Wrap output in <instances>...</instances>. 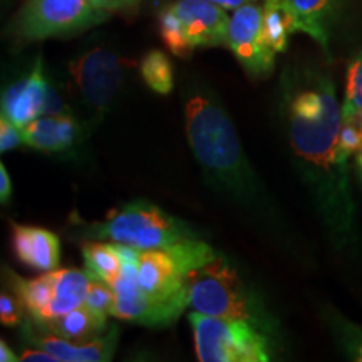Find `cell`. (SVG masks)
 Instances as JSON below:
<instances>
[{
  "label": "cell",
  "mask_w": 362,
  "mask_h": 362,
  "mask_svg": "<svg viewBox=\"0 0 362 362\" xmlns=\"http://www.w3.org/2000/svg\"><path fill=\"white\" fill-rule=\"evenodd\" d=\"M79 136L81 124L71 115H45L22 128L24 144L42 153L67 151Z\"/></svg>",
  "instance_id": "cell-15"
},
{
  "label": "cell",
  "mask_w": 362,
  "mask_h": 362,
  "mask_svg": "<svg viewBox=\"0 0 362 362\" xmlns=\"http://www.w3.org/2000/svg\"><path fill=\"white\" fill-rule=\"evenodd\" d=\"M37 325L49 330V332L69 339V341L88 342L106 332L107 315L90 309L88 304H83L69 310L64 315L56 317V319Z\"/></svg>",
  "instance_id": "cell-16"
},
{
  "label": "cell",
  "mask_w": 362,
  "mask_h": 362,
  "mask_svg": "<svg viewBox=\"0 0 362 362\" xmlns=\"http://www.w3.org/2000/svg\"><path fill=\"white\" fill-rule=\"evenodd\" d=\"M90 2L106 12H126L138 6L139 0H90Z\"/></svg>",
  "instance_id": "cell-27"
},
{
  "label": "cell",
  "mask_w": 362,
  "mask_h": 362,
  "mask_svg": "<svg viewBox=\"0 0 362 362\" xmlns=\"http://www.w3.org/2000/svg\"><path fill=\"white\" fill-rule=\"evenodd\" d=\"M115 298H116V293H115V288H112V285L101 282V280L90 279L84 304H88L90 309L101 312V314L111 315Z\"/></svg>",
  "instance_id": "cell-24"
},
{
  "label": "cell",
  "mask_w": 362,
  "mask_h": 362,
  "mask_svg": "<svg viewBox=\"0 0 362 362\" xmlns=\"http://www.w3.org/2000/svg\"><path fill=\"white\" fill-rule=\"evenodd\" d=\"M341 107L342 123H351L362 131V49L347 69L346 94Z\"/></svg>",
  "instance_id": "cell-21"
},
{
  "label": "cell",
  "mask_w": 362,
  "mask_h": 362,
  "mask_svg": "<svg viewBox=\"0 0 362 362\" xmlns=\"http://www.w3.org/2000/svg\"><path fill=\"white\" fill-rule=\"evenodd\" d=\"M160 34L168 51L176 57H189V54L193 52L185 39L178 17L171 6H166L160 12Z\"/></svg>",
  "instance_id": "cell-22"
},
{
  "label": "cell",
  "mask_w": 362,
  "mask_h": 362,
  "mask_svg": "<svg viewBox=\"0 0 362 362\" xmlns=\"http://www.w3.org/2000/svg\"><path fill=\"white\" fill-rule=\"evenodd\" d=\"M218 257L220 253L200 238H187L166 248L143 250L138 262V285L151 297H175L187 291L188 274Z\"/></svg>",
  "instance_id": "cell-7"
},
{
  "label": "cell",
  "mask_w": 362,
  "mask_h": 362,
  "mask_svg": "<svg viewBox=\"0 0 362 362\" xmlns=\"http://www.w3.org/2000/svg\"><path fill=\"white\" fill-rule=\"evenodd\" d=\"M139 72L144 84L158 94H170L175 88V76L171 61L163 51L153 49L141 59Z\"/></svg>",
  "instance_id": "cell-20"
},
{
  "label": "cell",
  "mask_w": 362,
  "mask_h": 362,
  "mask_svg": "<svg viewBox=\"0 0 362 362\" xmlns=\"http://www.w3.org/2000/svg\"><path fill=\"white\" fill-rule=\"evenodd\" d=\"M11 197H12L11 175H8L6 165L0 163V202H2V205H6V203L11 202Z\"/></svg>",
  "instance_id": "cell-29"
},
{
  "label": "cell",
  "mask_w": 362,
  "mask_h": 362,
  "mask_svg": "<svg viewBox=\"0 0 362 362\" xmlns=\"http://www.w3.org/2000/svg\"><path fill=\"white\" fill-rule=\"evenodd\" d=\"M187 288L193 310L245 320L269 336L275 334V319L262 298L247 287L233 265L221 255L188 274Z\"/></svg>",
  "instance_id": "cell-3"
},
{
  "label": "cell",
  "mask_w": 362,
  "mask_h": 362,
  "mask_svg": "<svg viewBox=\"0 0 362 362\" xmlns=\"http://www.w3.org/2000/svg\"><path fill=\"white\" fill-rule=\"evenodd\" d=\"M264 7V34L275 52H285L291 35L298 33L297 16L292 0H262Z\"/></svg>",
  "instance_id": "cell-18"
},
{
  "label": "cell",
  "mask_w": 362,
  "mask_h": 362,
  "mask_svg": "<svg viewBox=\"0 0 362 362\" xmlns=\"http://www.w3.org/2000/svg\"><path fill=\"white\" fill-rule=\"evenodd\" d=\"M194 352L202 362H267L272 356V336L245 320L226 319L193 310Z\"/></svg>",
  "instance_id": "cell-5"
},
{
  "label": "cell",
  "mask_w": 362,
  "mask_h": 362,
  "mask_svg": "<svg viewBox=\"0 0 362 362\" xmlns=\"http://www.w3.org/2000/svg\"><path fill=\"white\" fill-rule=\"evenodd\" d=\"M332 320V329L336 332L337 341L346 351V354L352 361L362 362V327L349 322V320L342 319L339 315L330 317Z\"/></svg>",
  "instance_id": "cell-23"
},
{
  "label": "cell",
  "mask_w": 362,
  "mask_h": 362,
  "mask_svg": "<svg viewBox=\"0 0 362 362\" xmlns=\"http://www.w3.org/2000/svg\"><path fill=\"white\" fill-rule=\"evenodd\" d=\"M110 12L90 0H25L8 25L17 42H34L52 37H67L101 24Z\"/></svg>",
  "instance_id": "cell-6"
},
{
  "label": "cell",
  "mask_w": 362,
  "mask_h": 362,
  "mask_svg": "<svg viewBox=\"0 0 362 362\" xmlns=\"http://www.w3.org/2000/svg\"><path fill=\"white\" fill-rule=\"evenodd\" d=\"M22 332L27 342L34 347L51 352L59 359V362H106L115 357L117 341H119V330L117 327H110L101 336L88 342H74L64 339L57 334L49 332L33 320H25L22 324Z\"/></svg>",
  "instance_id": "cell-11"
},
{
  "label": "cell",
  "mask_w": 362,
  "mask_h": 362,
  "mask_svg": "<svg viewBox=\"0 0 362 362\" xmlns=\"http://www.w3.org/2000/svg\"><path fill=\"white\" fill-rule=\"evenodd\" d=\"M49 83L42 69V59H37L33 71L16 83L4 89L2 115L12 119L22 129L30 121L44 116L45 99H47Z\"/></svg>",
  "instance_id": "cell-13"
},
{
  "label": "cell",
  "mask_w": 362,
  "mask_h": 362,
  "mask_svg": "<svg viewBox=\"0 0 362 362\" xmlns=\"http://www.w3.org/2000/svg\"><path fill=\"white\" fill-rule=\"evenodd\" d=\"M12 250L22 264L35 270H56L61 262V240L51 230L11 221Z\"/></svg>",
  "instance_id": "cell-14"
},
{
  "label": "cell",
  "mask_w": 362,
  "mask_h": 362,
  "mask_svg": "<svg viewBox=\"0 0 362 362\" xmlns=\"http://www.w3.org/2000/svg\"><path fill=\"white\" fill-rule=\"evenodd\" d=\"M171 7L192 49L218 47L226 44L230 24L226 8L210 0H176Z\"/></svg>",
  "instance_id": "cell-12"
},
{
  "label": "cell",
  "mask_w": 362,
  "mask_h": 362,
  "mask_svg": "<svg viewBox=\"0 0 362 362\" xmlns=\"http://www.w3.org/2000/svg\"><path fill=\"white\" fill-rule=\"evenodd\" d=\"M76 237L84 240H111L138 250L166 248L187 238H200L197 228L185 220L166 214L155 203L136 200L111 210L103 221L84 225Z\"/></svg>",
  "instance_id": "cell-4"
},
{
  "label": "cell",
  "mask_w": 362,
  "mask_h": 362,
  "mask_svg": "<svg viewBox=\"0 0 362 362\" xmlns=\"http://www.w3.org/2000/svg\"><path fill=\"white\" fill-rule=\"evenodd\" d=\"M84 270L89 279L101 280L112 285L123 270V260L116 250L115 242L106 243L104 240H88L83 243Z\"/></svg>",
  "instance_id": "cell-19"
},
{
  "label": "cell",
  "mask_w": 362,
  "mask_h": 362,
  "mask_svg": "<svg viewBox=\"0 0 362 362\" xmlns=\"http://www.w3.org/2000/svg\"><path fill=\"white\" fill-rule=\"evenodd\" d=\"M225 45L250 78L262 79L272 74L277 52L265 39L262 0H253L235 8L230 17Z\"/></svg>",
  "instance_id": "cell-10"
},
{
  "label": "cell",
  "mask_w": 362,
  "mask_h": 362,
  "mask_svg": "<svg viewBox=\"0 0 362 362\" xmlns=\"http://www.w3.org/2000/svg\"><path fill=\"white\" fill-rule=\"evenodd\" d=\"M187 136L208 181L238 203L264 208L262 183L252 170L237 131L218 99L205 90H192L185 104Z\"/></svg>",
  "instance_id": "cell-2"
},
{
  "label": "cell",
  "mask_w": 362,
  "mask_h": 362,
  "mask_svg": "<svg viewBox=\"0 0 362 362\" xmlns=\"http://www.w3.org/2000/svg\"><path fill=\"white\" fill-rule=\"evenodd\" d=\"M21 361L27 362H59V359L51 352L40 349V347H34V349H24L19 354Z\"/></svg>",
  "instance_id": "cell-28"
},
{
  "label": "cell",
  "mask_w": 362,
  "mask_h": 362,
  "mask_svg": "<svg viewBox=\"0 0 362 362\" xmlns=\"http://www.w3.org/2000/svg\"><path fill=\"white\" fill-rule=\"evenodd\" d=\"M210 2L216 4V6L226 8V11H235V8L245 6L248 2H253V0H210Z\"/></svg>",
  "instance_id": "cell-31"
},
{
  "label": "cell",
  "mask_w": 362,
  "mask_h": 362,
  "mask_svg": "<svg viewBox=\"0 0 362 362\" xmlns=\"http://www.w3.org/2000/svg\"><path fill=\"white\" fill-rule=\"evenodd\" d=\"M0 361L2 362H17L21 361L19 356L7 346L6 341H0Z\"/></svg>",
  "instance_id": "cell-30"
},
{
  "label": "cell",
  "mask_w": 362,
  "mask_h": 362,
  "mask_svg": "<svg viewBox=\"0 0 362 362\" xmlns=\"http://www.w3.org/2000/svg\"><path fill=\"white\" fill-rule=\"evenodd\" d=\"M27 312L16 293H8L4 291L0 293V320L8 327H17L25 322Z\"/></svg>",
  "instance_id": "cell-25"
},
{
  "label": "cell",
  "mask_w": 362,
  "mask_h": 362,
  "mask_svg": "<svg viewBox=\"0 0 362 362\" xmlns=\"http://www.w3.org/2000/svg\"><path fill=\"white\" fill-rule=\"evenodd\" d=\"M22 143H24V138H22V129L19 126L8 119L6 115L0 116V151H11Z\"/></svg>",
  "instance_id": "cell-26"
},
{
  "label": "cell",
  "mask_w": 362,
  "mask_h": 362,
  "mask_svg": "<svg viewBox=\"0 0 362 362\" xmlns=\"http://www.w3.org/2000/svg\"><path fill=\"white\" fill-rule=\"evenodd\" d=\"M298 33L307 34L322 49L329 47L330 27L336 21L341 0H292Z\"/></svg>",
  "instance_id": "cell-17"
},
{
  "label": "cell",
  "mask_w": 362,
  "mask_h": 362,
  "mask_svg": "<svg viewBox=\"0 0 362 362\" xmlns=\"http://www.w3.org/2000/svg\"><path fill=\"white\" fill-rule=\"evenodd\" d=\"M112 288L116 298L111 315L146 327H168L189 305L188 288L170 298H156L143 292L138 285V264H123V270Z\"/></svg>",
  "instance_id": "cell-8"
},
{
  "label": "cell",
  "mask_w": 362,
  "mask_h": 362,
  "mask_svg": "<svg viewBox=\"0 0 362 362\" xmlns=\"http://www.w3.org/2000/svg\"><path fill=\"white\" fill-rule=\"evenodd\" d=\"M288 144L302 180L339 245L356 240V203L349 187V156L341 148L342 107L324 74L288 81L284 89Z\"/></svg>",
  "instance_id": "cell-1"
},
{
  "label": "cell",
  "mask_w": 362,
  "mask_h": 362,
  "mask_svg": "<svg viewBox=\"0 0 362 362\" xmlns=\"http://www.w3.org/2000/svg\"><path fill=\"white\" fill-rule=\"evenodd\" d=\"M354 166H356V171H357V176H359L361 183H362V149L359 153H357L356 158H354Z\"/></svg>",
  "instance_id": "cell-32"
},
{
  "label": "cell",
  "mask_w": 362,
  "mask_h": 362,
  "mask_svg": "<svg viewBox=\"0 0 362 362\" xmlns=\"http://www.w3.org/2000/svg\"><path fill=\"white\" fill-rule=\"evenodd\" d=\"M128 62L106 47H94L69 62V76L81 103L104 115L123 86Z\"/></svg>",
  "instance_id": "cell-9"
}]
</instances>
